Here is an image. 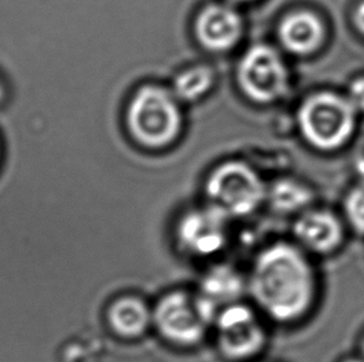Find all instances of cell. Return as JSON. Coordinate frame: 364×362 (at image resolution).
<instances>
[{"label":"cell","mask_w":364,"mask_h":362,"mask_svg":"<svg viewBox=\"0 0 364 362\" xmlns=\"http://www.w3.org/2000/svg\"><path fill=\"white\" fill-rule=\"evenodd\" d=\"M355 107L348 98L322 92L314 94L299 109L302 136L312 147L333 150L350 139L355 124Z\"/></svg>","instance_id":"7"},{"label":"cell","mask_w":364,"mask_h":362,"mask_svg":"<svg viewBox=\"0 0 364 362\" xmlns=\"http://www.w3.org/2000/svg\"><path fill=\"white\" fill-rule=\"evenodd\" d=\"M345 238L340 219L330 211H304L296 216L292 238L309 255H328L337 250Z\"/></svg>","instance_id":"10"},{"label":"cell","mask_w":364,"mask_h":362,"mask_svg":"<svg viewBox=\"0 0 364 362\" xmlns=\"http://www.w3.org/2000/svg\"><path fill=\"white\" fill-rule=\"evenodd\" d=\"M237 79L247 97L269 103L289 89V71L284 60L269 45H255L246 51L237 69Z\"/></svg>","instance_id":"8"},{"label":"cell","mask_w":364,"mask_h":362,"mask_svg":"<svg viewBox=\"0 0 364 362\" xmlns=\"http://www.w3.org/2000/svg\"><path fill=\"white\" fill-rule=\"evenodd\" d=\"M127 123L134 139L149 148H162L181 132L182 116L177 98L163 87L146 86L129 103Z\"/></svg>","instance_id":"6"},{"label":"cell","mask_w":364,"mask_h":362,"mask_svg":"<svg viewBox=\"0 0 364 362\" xmlns=\"http://www.w3.org/2000/svg\"><path fill=\"white\" fill-rule=\"evenodd\" d=\"M204 191L205 204L234 222L249 219L265 205L267 186L252 168L229 162L210 174Z\"/></svg>","instance_id":"5"},{"label":"cell","mask_w":364,"mask_h":362,"mask_svg":"<svg viewBox=\"0 0 364 362\" xmlns=\"http://www.w3.org/2000/svg\"><path fill=\"white\" fill-rule=\"evenodd\" d=\"M348 101L355 111L364 112V76L355 79L348 91Z\"/></svg>","instance_id":"17"},{"label":"cell","mask_w":364,"mask_h":362,"mask_svg":"<svg viewBox=\"0 0 364 362\" xmlns=\"http://www.w3.org/2000/svg\"><path fill=\"white\" fill-rule=\"evenodd\" d=\"M247 300L272 324L289 327L314 307L317 278L310 255L292 240L267 242L246 268Z\"/></svg>","instance_id":"1"},{"label":"cell","mask_w":364,"mask_h":362,"mask_svg":"<svg viewBox=\"0 0 364 362\" xmlns=\"http://www.w3.org/2000/svg\"><path fill=\"white\" fill-rule=\"evenodd\" d=\"M281 44L291 54L309 55L320 48L325 28L320 18L310 11H295L281 21Z\"/></svg>","instance_id":"13"},{"label":"cell","mask_w":364,"mask_h":362,"mask_svg":"<svg viewBox=\"0 0 364 362\" xmlns=\"http://www.w3.org/2000/svg\"><path fill=\"white\" fill-rule=\"evenodd\" d=\"M242 23L237 10L227 4L208 5L196 21L199 43L210 51H227L240 40Z\"/></svg>","instance_id":"12"},{"label":"cell","mask_w":364,"mask_h":362,"mask_svg":"<svg viewBox=\"0 0 364 362\" xmlns=\"http://www.w3.org/2000/svg\"><path fill=\"white\" fill-rule=\"evenodd\" d=\"M218 309L193 287H173L152 300V334L166 346L193 351L210 340Z\"/></svg>","instance_id":"2"},{"label":"cell","mask_w":364,"mask_h":362,"mask_svg":"<svg viewBox=\"0 0 364 362\" xmlns=\"http://www.w3.org/2000/svg\"><path fill=\"white\" fill-rule=\"evenodd\" d=\"M345 212L353 230L364 235V182L353 187L346 197Z\"/></svg>","instance_id":"16"},{"label":"cell","mask_w":364,"mask_h":362,"mask_svg":"<svg viewBox=\"0 0 364 362\" xmlns=\"http://www.w3.org/2000/svg\"><path fill=\"white\" fill-rule=\"evenodd\" d=\"M232 224L208 204L192 207L182 212L173 225V247L182 258L198 265L220 260L232 245Z\"/></svg>","instance_id":"4"},{"label":"cell","mask_w":364,"mask_h":362,"mask_svg":"<svg viewBox=\"0 0 364 362\" xmlns=\"http://www.w3.org/2000/svg\"><path fill=\"white\" fill-rule=\"evenodd\" d=\"M3 97V87H1V84H0V98Z\"/></svg>","instance_id":"20"},{"label":"cell","mask_w":364,"mask_h":362,"mask_svg":"<svg viewBox=\"0 0 364 362\" xmlns=\"http://www.w3.org/2000/svg\"><path fill=\"white\" fill-rule=\"evenodd\" d=\"M259 362H264V361H259Z\"/></svg>","instance_id":"23"},{"label":"cell","mask_w":364,"mask_h":362,"mask_svg":"<svg viewBox=\"0 0 364 362\" xmlns=\"http://www.w3.org/2000/svg\"><path fill=\"white\" fill-rule=\"evenodd\" d=\"M363 353H364V341H363Z\"/></svg>","instance_id":"22"},{"label":"cell","mask_w":364,"mask_h":362,"mask_svg":"<svg viewBox=\"0 0 364 362\" xmlns=\"http://www.w3.org/2000/svg\"><path fill=\"white\" fill-rule=\"evenodd\" d=\"M237 1H249V0H237Z\"/></svg>","instance_id":"21"},{"label":"cell","mask_w":364,"mask_h":362,"mask_svg":"<svg viewBox=\"0 0 364 362\" xmlns=\"http://www.w3.org/2000/svg\"><path fill=\"white\" fill-rule=\"evenodd\" d=\"M270 323L247 300L218 310L210 340L224 362H259L270 344Z\"/></svg>","instance_id":"3"},{"label":"cell","mask_w":364,"mask_h":362,"mask_svg":"<svg viewBox=\"0 0 364 362\" xmlns=\"http://www.w3.org/2000/svg\"><path fill=\"white\" fill-rule=\"evenodd\" d=\"M314 194L309 186L299 181L282 179L267 187L266 204L279 215H300L310 209Z\"/></svg>","instance_id":"14"},{"label":"cell","mask_w":364,"mask_h":362,"mask_svg":"<svg viewBox=\"0 0 364 362\" xmlns=\"http://www.w3.org/2000/svg\"><path fill=\"white\" fill-rule=\"evenodd\" d=\"M214 82V74L208 66H193L178 75L173 82V94L184 102L203 97Z\"/></svg>","instance_id":"15"},{"label":"cell","mask_w":364,"mask_h":362,"mask_svg":"<svg viewBox=\"0 0 364 362\" xmlns=\"http://www.w3.org/2000/svg\"><path fill=\"white\" fill-rule=\"evenodd\" d=\"M345 362H364L362 361V360H357V358H353V360H347V361Z\"/></svg>","instance_id":"19"},{"label":"cell","mask_w":364,"mask_h":362,"mask_svg":"<svg viewBox=\"0 0 364 362\" xmlns=\"http://www.w3.org/2000/svg\"><path fill=\"white\" fill-rule=\"evenodd\" d=\"M355 24L357 29L364 35V1H362L355 11Z\"/></svg>","instance_id":"18"},{"label":"cell","mask_w":364,"mask_h":362,"mask_svg":"<svg viewBox=\"0 0 364 362\" xmlns=\"http://www.w3.org/2000/svg\"><path fill=\"white\" fill-rule=\"evenodd\" d=\"M152 300L142 294L123 292L105 305L106 330L122 343H137L152 334Z\"/></svg>","instance_id":"9"},{"label":"cell","mask_w":364,"mask_h":362,"mask_svg":"<svg viewBox=\"0 0 364 362\" xmlns=\"http://www.w3.org/2000/svg\"><path fill=\"white\" fill-rule=\"evenodd\" d=\"M194 288L219 310L247 299L246 268L242 270L237 263L223 257L204 265Z\"/></svg>","instance_id":"11"}]
</instances>
